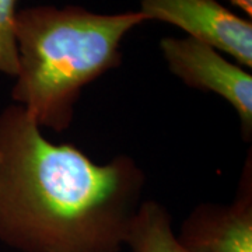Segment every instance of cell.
Wrapping results in <instances>:
<instances>
[{
	"label": "cell",
	"instance_id": "cell-1",
	"mask_svg": "<svg viewBox=\"0 0 252 252\" xmlns=\"http://www.w3.org/2000/svg\"><path fill=\"white\" fill-rule=\"evenodd\" d=\"M146 185L129 156L97 164L26 111L0 112V241L21 252H119Z\"/></svg>",
	"mask_w": 252,
	"mask_h": 252
},
{
	"label": "cell",
	"instance_id": "cell-2",
	"mask_svg": "<svg viewBox=\"0 0 252 252\" xmlns=\"http://www.w3.org/2000/svg\"><path fill=\"white\" fill-rule=\"evenodd\" d=\"M144 21L140 11L99 14L79 6L17 10L14 104L41 129L66 130L81 90L121 64L122 39Z\"/></svg>",
	"mask_w": 252,
	"mask_h": 252
},
{
	"label": "cell",
	"instance_id": "cell-3",
	"mask_svg": "<svg viewBox=\"0 0 252 252\" xmlns=\"http://www.w3.org/2000/svg\"><path fill=\"white\" fill-rule=\"evenodd\" d=\"M162 58L168 70L188 87L215 93L238 114L244 139L252 135V76L217 49L193 38H162Z\"/></svg>",
	"mask_w": 252,
	"mask_h": 252
},
{
	"label": "cell",
	"instance_id": "cell-4",
	"mask_svg": "<svg viewBox=\"0 0 252 252\" xmlns=\"http://www.w3.org/2000/svg\"><path fill=\"white\" fill-rule=\"evenodd\" d=\"M147 21L157 20L181 28L203 44L228 55L244 69L252 67V23L219 0H140Z\"/></svg>",
	"mask_w": 252,
	"mask_h": 252
},
{
	"label": "cell",
	"instance_id": "cell-5",
	"mask_svg": "<svg viewBox=\"0 0 252 252\" xmlns=\"http://www.w3.org/2000/svg\"><path fill=\"white\" fill-rule=\"evenodd\" d=\"M177 240L185 252H252L251 157L231 203H202L187 217Z\"/></svg>",
	"mask_w": 252,
	"mask_h": 252
},
{
	"label": "cell",
	"instance_id": "cell-6",
	"mask_svg": "<svg viewBox=\"0 0 252 252\" xmlns=\"http://www.w3.org/2000/svg\"><path fill=\"white\" fill-rule=\"evenodd\" d=\"M126 245L132 252H185L174 233L171 215L154 200L142 202L130 225Z\"/></svg>",
	"mask_w": 252,
	"mask_h": 252
},
{
	"label": "cell",
	"instance_id": "cell-7",
	"mask_svg": "<svg viewBox=\"0 0 252 252\" xmlns=\"http://www.w3.org/2000/svg\"><path fill=\"white\" fill-rule=\"evenodd\" d=\"M17 0H0V73L17 74V49L14 39V18Z\"/></svg>",
	"mask_w": 252,
	"mask_h": 252
},
{
	"label": "cell",
	"instance_id": "cell-8",
	"mask_svg": "<svg viewBox=\"0 0 252 252\" xmlns=\"http://www.w3.org/2000/svg\"><path fill=\"white\" fill-rule=\"evenodd\" d=\"M228 3H231L234 7L240 9L244 14H247L248 18L252 16V0H227Z\"/></svg>",
	"mask_w": 252,
	"mask_h": 252
}]
</instances>
